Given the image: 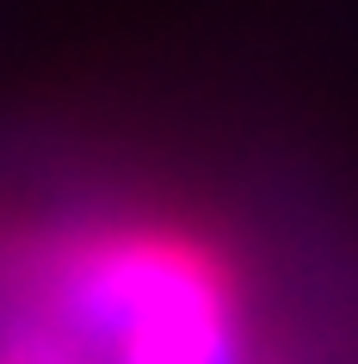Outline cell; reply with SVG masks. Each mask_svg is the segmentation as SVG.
<instances>
[{"label": "cell", "mask_w": 358, "mask_h": 364, "mask_svg": "<svg viewBox=\"0 0 358 364\" xmlns=\"http://www.w3.org/2000/svg\"><path fill=\"white\" fill-rule=\"evenodd\" d=\"M0 364H87L68 333H13L0 346Z\"/></svg>", "instance_id": "2"}, {"label": "cell", "mask_w": 358, "mask_h": 364, "mask_svg": "<svg viewBox=\"0 0 358 364\" xmlns=\"http://www.w3.org/2000/svg\"><path fill=\"white\" fill-rule=\"evenodd\" d=\"M75 346L105 364H247V309L235 272L191 235H87L62 272Z\"/></svg>", "instance_id": "1"}]
</instances>
